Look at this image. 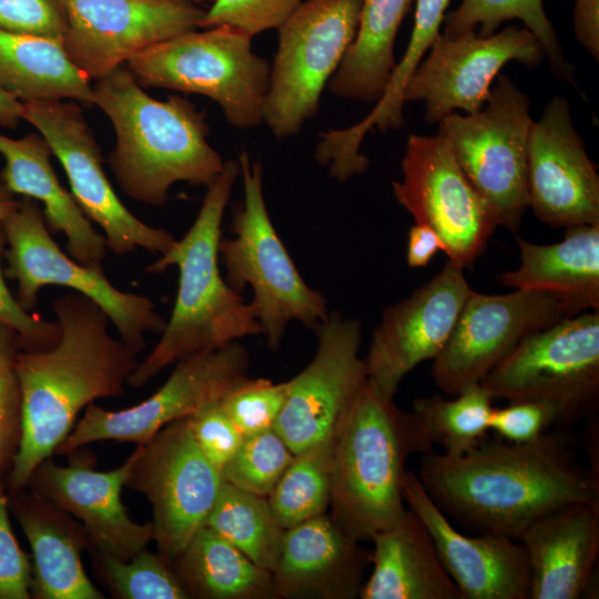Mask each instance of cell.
<instances>
[{"instance_id":"obj_49","label":"cell","mask_w":599,"mask_h":599,"mask_svg":"<svg viewBox=\"0 0 599 599\" xmlns=\"http://www.w3.org/2000/svg\"><path fill=\"white\" fill-rule=\"evenodd\" d=\"M438 251L444 252V244L433 229L417 223L412 226L406 252L408 266H426Z\"/></svg>"},{"instance_id":"obj_32","label":"cell","mask_w":599,"mask_h":599,"mask_svg":"<svg viewBox=\"0 0 599 599\" xmlns=\"http://www.w3.org/2000/svg\"><path fill=\"white\" fill-rule=\"evenodd\" d=\"M172 566L190 598H277L273 573L204 525Z\"/></svg>"},{"instance_id":"obj_46","label":"cell","mask_w":599,"mask_h":599,"mask_svg":"<svg viewBox=\"0 0 599 599\" xmlns=\"http://www.w3.org/2000/svg\"><path fill=\"white\" fill-rule=\"evenodd\" d=\"M0 29L63 40L67 18L61 0H0Z\"/></svg>"},{"instance_id":"obj_35","label":"cell","mask_w":599,"mask_h":599,"mask_svg":"<svg viewBox=\"0 0 599 599\" xmlns=\"http://www.w3.org/2000/svg\"><path fill=\"white\" fill-rule=\"evenodd\" d=\"M333 438L298 454L267 497L274 518L283 529L326 514L332 494Z\"/></svg>"},{"instance_id":"obj_43","label":"cell","mask_w":599,"mask_h":599,"mask_svg":"<svg viewBox=\"0 0 599 599\" xmlns=\"http://www.w3.org/2000/svg\"><path fill=\"white\" fill-rule=\"evenodd\" d=\"M191 434L205 458L221 474L241 446L244 436L221 402H214L186 417Z\"/></svg>"},{"instance_id":"obj_14","label":"cell","mask_w":599,"mask_h":599,"mask_svg":"<svg viewBox=\"0 0 599 599\" xmlns=\"http://www.w3.org/2000/svg\"><path fill=\"white\" fill-rule=\"evenodd\" d=\"M402 170L403 180L393 182L397 202L417 224L437 233L449 262L470 267L499 224L445 140L439 134L410 135Z\"/></svg>"},{"instance_id":"obj_11","label":"cell","mask_w":599,"mask_h":599,"mask_svg":"<svg viewBox=\"0 0 599 599\" xmlns=\"http://www.w3.org/2000/svg\"><path fill=\"white\" fill-rule=\"evenodd\" d=\"M493 398L544 400L559 423L593 413L599 398V309L526 336L483 380Z\"/></svg>"},{"instance_id":"obj_30","label":"cell","mask_w":599,"mask_h":599,"mask_svg":"<svg viewBox=\"0 0 599 599\" xmlns=\"http://www.w3.org/2000/svg\"><path fill=\"white\" fill-rule=\"evenodd\" d=\"M517 242L520 265L500 275L502 285L546 293L576 313L599 309V224L567 227L554 244Z\"/></svg>"},{"instance_id":"obj_20","label":"cell","mask_w":599,"mask_h":599,"mask_svg":"<svg viewBox=\"0 0 599 599\" xmlns=\"http://www.w3.org/2000/svg\"><path fill=\"white\" fill-rule=\"evenodd\" d=\"M463 270L447 261L428 283L383 312L364 359L367 382L383 396L394 399L404 377L445 347L473 291Z\"/></svg>"},{"instance_id":"obj_51","label":"cell","mask_w":599,"mask_h":599,"mask_svg":"<svg viewBox=\"0 0 599 599\" xmlns=\"http://www.w3.org/2000/svg\"><path fill=\"white\" fill-rule=\"evenodd\" d=\"M18 200L2 183H0V224L17 207Z\"/></svg>"},{"instance_id":"obj_29","label":"cell","mask_w":599,"mask_h":599,"mask_svg":"<svg viewBox=\"0 0 599 599\" xmlns=\"http://www.w3.org/2000/svg\"><path fill=\"white\" fill-rule=\"evenodd\" d=\"M373 570L361 599H463L418 516L407 509L395 526L375 534Z\"/></svg>"},{"instance_id":"obj_45","label":"cell","mask_w":599,"mask_h":599,"mask_svg":"<svg viewBox=\"0 0 599 599\" xmlns=\"http://www.w3.org/2000/svg\"><path fill=\"white\" fill-rule=\"evenodd\" d=\"M32 564L11 527L6 480L0 479V599L31 598Z\"/></svg>"},{"instance_id":"obj_4","label":"cell","mask_w":599,"mask_h":599,"mask_svg":"<svg viewBox=\"0 0 599 599\" xmlns=\"http://www.w3.org/2000/svg\"><path fill=\"white\" fill-rule=\"evenodd\" d=\"M240 175L238 161H226L221 174L206 187L190 230L146 267L148 273L159 274L176 266L179 287L161 338L138 363L128 379L130 387L144 386L186 356L262 334L256 309L227 284L219 268L223 215Z\"/></svg>"},{"instance_id":"obj_47","label":"cell","mask_w":599,"mask_h":599,"mask_svg":"<svg viewBox=\"0 0 599 599\" xmlns=\"http://www.w3.org/2000/svg\"><path fill=\"white\" fill-rule=\"evenodd\" d=\"M555 423H559V415L554 405L544 400H514L505 407L493 408L489 429L504 440L527 443Z\"/></svg>"},{"instance_id":"obj_40","label":"cell","mask_w":599,"mask_h":599,"mask_svg":"<svg viewBox=\"0 0 599 599\" xmlns=\"http://www.w3.org/2000/svg\"><path fill=\"white\" fill-rule=\"evenodd\" d=\"M20 349L18 334L0 323V479L7 478L22 436V395L16 369Z\"/></svg>"},{"instance_id":"obj_21","label":"cell","mask_w":599,"mask_h":599,"mask_svg":"<svg viewBox=\"0 0 599 599\" xmlns=\"http://www.w3.org/2000/svg\"><path fill=\"white\" fill-rule=\"evenodd\" d=\"M138 455V448L119 467L95 469V456L84 447L67 455L65 466L51 457L33 470L27 488L77 518L84 527L92 549L128 560L153 541L152 522L132 520L121 493Z\"/></svg>"},{"instance_id":"obj_26","label":"cell","mask_w":599,"mask_h":599,"mask_svg":"<svg viewBox=\"0 0 599 599\" xmlns=\"http://www.w3.org/2000/svg\"><path fill=\"white\" fill-rule=\"evenodd\" d=\"M9 508L32 552L31 598H104L82 565L91 544L80 521L29 488L9 495Z\"/></svg>"},{"instance_id":"obj_9","label":"cell","mask_w":599,"mask_h":599,"mask_svg":"<svg viewBox=\"0 0 599 599\" xmlns=\"http://www.w3.org/2000/svg\"><path fill=\"white\" fill-rule=\"evenodd\" d=\"M529 101L499 75L477 112L443 118L445 140L470 183L488 202L498 224L516 232L528 207L527 150L532 124Z\"/></svg>"},{"instance_id":"obj_1","label":"cell","mask_w":599,"mask_h":599,"mask_svg":"<svg viewBox=\"0 0 599 599\" xmlns=\"http://www.w3.org/2000/svg\"><path fill=\"white\" fill-rule=\"evenodd\" d=\"M418 478L434 502L480 534L519 539L537 518L565 504L599 499L561 433L527 443L480 440L459 455L424 454Z\"/></svg>"},{"instance_id":"obj_42","label":"cell","mask_w":599,"mask_h":599,"mask_svg":"<svg viewBox=\"0 0 599 599\" xmlns=\"http://www.w3.org/2000/svg\"><path fill=\"white\" fill-rule=\"evenodd\" d=\"M305 0H213L200 29L226 24L250 37L275 29Z\"/></svg>"},{"instance_id":"obj_6","label":"cell","mask_w":599,"mask_h":599,"mask_svg":"<svg viewBox=\"0 0 599 599\" xmlns=\"http://www.w3.org/2000/svg\"><path fill=\"white\" fill-rule=\"evenodd\" d=\"M237 161L244 196L233 212V236L221 238L219 256L233 290L251 286L262 334L276 349L290 322L314 331L328 315L327 303L305 283L271 221L261 164L246 151Z\"/></svg>"},{"instance_id":"obj_37","label":"cell","mask_w":599,"mask_h":599,"mask_svg":"<svg viewBox=\"0 0 599 599\" xmlns=\"http://www.w3.org/2000/svg\"><path fill=\"white\" fill-rule=\"evenodd\" d=\"M454 399L438 395L414 400L412 413L447 455H459L485 438L493 396L481 383L463 388Z\"/></svg>"},{"instance_id":"obj_50","label":"cell","mask_w":599,"mask_h":599,"mask_svg":"<svg viewBox=\"0 0 599 599\" xmlns=\"http://www.w3.org/2000/svg\"><path fill=\"white\" fill-rule=\"evenodd\" d=\"M22 120V102L0 89V126L16 129Z\"/></svg>"},{"instance_id":"obj_52","label":"cell","mask_w":599,"mask_h":599,"mask_svg":"<svg viewBox=\"0 0 599 599\" xmlns=\"http://www.w3.org/2000/svg\"><path fill=\"white\" fill-rule=\"evenodd\" d=\"M183 1H187L197 6H204V4H210L213 0H183Z\"/></svg>"},{"instance_id":"obj_12","label":"cell","mask_w":599,"mask_h":599,"mask_svg":"<svg viewBox=\"0 0 599 599\" xmlns=\"http://www.w3.org/2000/svg\"><path fill=\"white\" fill-rule=\"evenodd\" d=\"M22 120L47 140L68 176L75 203L103 230L113 254L123 256L143 248L161 255L174 245L171 233L142 222L118 197L104 172L101 148L77 101L22 102Z\"/></svg>"},{"instance_id":"obj_3","label":"cell","mask_w":599,"mask_h":599,"mask_svg":"<svg viewBox=\"0 0 599 599\" xmlns=\"http://www.w3.org/2000/svg\"><path fill=\"white\" fill-rule=\"evenodd\" d=\"M92 105L114 129L108 160L114 177L139 203L161 206L173 184L207 187L224 169L207 142L205 113L177 94L150 97L125 65L95 81Z\"/></svg>"},{"instance_id":"obj_34","label":"cell","mask_w":599,"mask_h":599,"mask_svg":"<svg viewBox=\"0 0 599 599\" xmlns=\"http://www.w3.org/2000/svg\"><path fill=\"white\" fill-rule=\"evenodd\" d=\"M204 526L257 566L271 572L276 568L285 529L274 518L267 498L222 481Z\"/></svg>"},{"instance_id":"obj_2","label":"cell","mask_w":599,"mask_h":599,"mask_svg":"<svg viewBox=\"0 0 599 599\" xmlns=\"http://www.w3.org/2000/svg\"><path fill=\"white\" fill-rule=\"evenodd\" d=\"M59 342L44 351L20 349L16 369L22 395V436L6 478L8 494L27 488L35 467L55 454L79 413L99 398L124 393L136 354L109 333V318L75 292L52 302Z\"/></svg>"},{"instance_id":"obj_5","label":"cell","mask_w":599,"mask_h":599,"mask_svg":"<svg viewBox=\"0 0 599 599\" xmlns=\"http://www.w3.org/2000/svg\"><path fill=\"white\" fill-rule=\"evenodd\" d=\"M433 445L412 412L366 380L333 436L329 516L359 542L398 524L407 511L405 463Z\"/></svg>"},{"instance_id":"obj_31","label":"cell","mask_w":599,"mask_h":599,"mask_svg":"<svg viewBox=\"0 0 599 599\" xmlns=\"http://www.w3.org/2000/svg\"><path fill=\"white\" fill-rule=\"evenodd\" d=\"M0 89L20 102L72 100L92 105L91 81L62 40L0 29Z\"/></svg>"},{"instance_id":"obj_22","label":"cell","mask_w":599,"mask_h":599,"mask_svg":"<svg viewBox=\"0 0 599 599\" xmlns=\"http://www.w3.org/2000/svg\"><path fill=\"white\" fill-rule=\"evenodd\" d=\"M527 196L535 215L551 226L599 224V176L565 98L555 97L531 124Z\"/></svg>"},{"instance_id":"obj_33","label":"cell","mask_w":599,"mask_h":599,"mask_svg":"<svg viewBox=\"0 0 599 599\" xmlns=\"http://www.w3.org/2000/svg\"><path fill=\"white\" fill-rule=\"evenodd\" d=\"M414 0H362L357 30L328 82L337 97L377 102L395 68L397 31Z\"/></svg>"},{"instance_id":"obj_15","label":"cell","mask_w":599,"mask_h":599,"mask_svg":"<svg viewBox=\"0 0 599 599\" xmlns=\"http://www.w3.org/2000/svg\"><path fill=\"white\" fill-rule=\"evenodd\" d=\"M136 448L125 487L150 501L153 541L172 562L204 525L222 485L221 474L197 447L186 417Z\"/></svg>"},{"instance_id":"obj_36","label":"cell","mask_w":599,"mask_h":599,"mask_svg":"<svg viewBox=\"0 0 599 599\" xmlns=\"http://www.w3.org/2000/svg\"><path fill=\"white\" fill-rule=\"evenodd\" d=\"M512 19L521 20L536 37L556 75L573 83V69L564 58L542 0H461L454 11L445 14L441 34L451 38L479 27L478 34L488 35Z\"/></svg>"},{"instance_id":"obj_13","label":"cell","mask_w":599,"mask_h":599,"mask_svg":"<svg viewBox=\"0 0 599 599\" xmlns=\"http://www.w3.org/2000/svg\"><path fill=\"white\" fill-rule=\"evenodd\" d=\"M247 352L237 341L186 356L154 394L135 406L109 410L89 404L55 454L67 456L101 440L145 444L166 425L221 402L247 377Z\"/></svg>"},{"instance_id":"obj_41","label":"cell","mask_w":599,"mask_h":599,"mask_svg":"<svg viewBox=\"0 0 599 599\" xmlns=\"http://www.w3.org/2000/svg\"><path fill=\"white\" fill-rule=\"evenodd\" d=\"M290 383L244 378L221 400L226 414L246 437L274 428L285 404Z\"/></svg>"},{"instance_id":"obj_8","label":"cell","mask_w":599,"mask_h":599,"mask_svg":"<svg viewBox=\"0 0 599 599\" xmlns=\"http://www.w3.org/2000/svg\"><path fill=\"white\" fill-rule=\"evenodd\" d=\"M1 227L7 241L3 273L17 282V298L26 309L34 308L44 286L57 285L99 305L119 337L136 355L145 347L146 333L164 331L166 322L150 297L116 288L106 278L102 265H84L64 253L33 200L23 197L19 201Z\"/></svg>"},{"instance_id":"obj_19","label":"cell","mask_w":599,"mask_h":599,"mask_svg":"<svg viewBox=\"0 0 599 599\" xmlns=\"http://www.w3.org/2000/svg\"><path fill=\"white\" fill-rule=\"evenodd\" d=\"M314 332L315 355L288 380L287 397L274 426L294 454L332 439L367 380L365 361L358 355L362 332L357 321L332 312Z\"/></svg>"},{"instance_id":"obj_18","label":"cell","mask_w":599,"mask_h":599,"mask_svg":"<svg viewBox=\"0 0 599 599\" xmlns=\"http://www.w3.org/2000/svg\"><path fill=\"white\" fill-rule=\"evenodd\" d=\"M544 57L540 43L527 28L510 26L488 35L475 30L451 38L440 33L414 72L405 102H424L425 119L432 123L457 110L474 113L485 105L495 78L507 62L536 67Z\"/></svg>"},{"instance_id":"obj_23","label":"cell","mask_w":599,"mask_h":599,"mask_svg":"<svg viewBox=\"0 0 599 599\" xmlns=\"http://www.w3.org/2000/svg\"><path fill=\"white\" fill-rule=\"evenodd\" d=\"M403 496L427 528L463 599H530V566L519 540L461 534L409 470L404 475Z\"/></svg>"},{"instance_id":"obj_48","label":"cell","mask_w":599,"mask_h":599,"mask_svg":"<svg viewBox=\"0 0 599 599\" xmlns=\"http://www.w3.org/2000/svg\"><path fill=\"white\" fill-rule=\"evenodd\" d=\"M573 30L581 45L598 60L599 57V0H576Z\"/></svg>"},{"instance_id":"obj_17","label":"cell","mask_w":599,"mask_h":599,"mask_svg":"<svg viewBox=\"0 0 599 599\" xmlns=\"http://www.w3.org/2000/svg\"><path fill=\"white\" fill-rule=\"evenodd\" d=\"M62 43L90 80L123 67L145 49L200 28L202 6L183 0H61Z\"/></svg>"},{"instance_id":"obj_44","label":"cell","mask_w":599,"mask_h":599,"mask_svg":"<svg viewBox=\"0 0 599 599\" xmlns=\"http://www.w3.org/2000/svg\"><path fill=\"white\" fill-rule=\"evenodd\" d=\"M7 241L0 224V323L13 329L23 351H44L60 338L59 324L26 309L10 291L2 268Z\"/></svg>"},{"instance_id":"obj_27","label":"cell","mask_w":599,"mask_h":599,"mask_svg":"<svg viewBox=\"0 0 599 599\" xmlns=\"http://www.w3.org/2000/svg\"><path fill=\"white\" fill-rule=\"evenodd\" d=\"M4 160L1 183L14 195L40 201L51 233H63L68 254L84 265L100 266L106 256V241L79 209L72 194L60 183L50 162L53 155L40 133L12 139L0 133Z\"/></svg>"},{"instance_id":"obj_38","label":"cell","mask_w":599,"mask_h":599,"mask_svg":"<svg viewBox=\"0 0 599 599\" xmlns=\"http://www.w3.org/2000/svg\"><path fill=\"white\" fill-rule=\"evenodd\" d=\"M88 551L97 578L114 598L190 599L172 562L160 552L145 548L128 560H120L92 548Z\"/></svg>"},{"instance_id":"obj_24","label":"cell","mask_w":599,"mask_h":599,"mask_svg":"<svg viewBox=\"0 0 599 599\" xmlns=\"http://www.w3.org/2000/svg\"><path fill=\"white\" fill-rule=\"evenodd\" d=\"M530 566V599H578L593 587L599 499L577 500L534 520L518 539Z\"/></svg>"},{"instance_id":"obj_25","label":"cell","mask_w":599,"mask_h":599,"mask_svg":"<svg viewBox=\"0 0 599 599\" xmlns=\"http://www.w3.org/2000/svg\"><path fill=\"white\" fill-rule=\"evenodd\" d=\"M370 556L327 514L285 529L272 572L277 598H357Z\"/></svg>"},{"instance_id":"obj_10","label":"cell","mask_w":599,"mask_h":599,"mask_svg":"<svg viewBox=\"0 0 599 599\" xmlns=\"http://www.w3.org/2000/svg\"><path fill=\"white\" fill-rule=\"evenodd\" d=\"M362 0H305L277 29L263 123L292 136L318 110L321 95L354 40Z\"/></svg>"},{"instance_id":"obj_28","label":"cell","mask_w":599,"mask_h":599,"mask_svg":"<svg viewBox=\"0 0 599 599\" xmlns=\"http://www.w3.org/2000/svg\"><path fill=\"white\" fill-rule=\"evenodd\" d=\"M448 3L449 0H416L408 45L399 63L395 64L387 87L374 109L349 128L321 133L315 158L321 165L329 169L332 177L345 182L367 170L369 161L361 153V145L374 128L380 131L400 129L404 123L405 90L424 54L440 34Z\"/></svg>"},{"instance_id":"obj_39","label":"cell","mask_w":599,"mask_h":599,"mask_svg":"<svg viewBox=\"0 0 599 599\" xmlns=\"http://www.w3.org/2000/svg\"><path fill=\"white\" fill-rule=\"evenodd\" d=\"M295 454L272 428L244 437L221 471L222 481L267 498Z\"/></svg>"},{"instance_id":"obj_16","label":"cell","mask_w":599,"mask_h":599,"mask_svg":"<svg viewBox=\"0 0 599 599\" xmlns=\"http://www.w3.org/2000/svg\"><path fill=\"white\" fill-rule=\"evenodd\" d=\"M578 314L546 293L516 290L502 295L471 291L432 375L456 395L481 380L528 335Z\"/></svg>"},{"instance_id":"obj_7","label":"cell","mask_w":599,"mask_h":599,"mask_svg":"<svg viewBox=\"0 0 599 599\" xmlns=\"http://www.w3.org/2000/svg\"><path fill=\"white\" fill-rule=\"evenodd\" d=\"M252 39L226 24L193 30L145 49L125 68L143 88L207 97L231 125L252 129L263 123L271 74Z\"/></svg>"}]
</instances>
